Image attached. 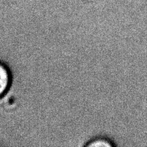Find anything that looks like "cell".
I'll list each match as a JSON object with an SVG mask.
<instances>
[{
	"mask_svg": "<svg viewBox=\"0 0 147 147\" xmlns=\"http://www.w3.org/2000/svg\"><path fill=\"white\" fill-rule=\"evenodd\" d=\"M11 84V74L9 68L0 62V98L9 90Z\"/></svg>",
	"mask_w": 147,
	"mask_h": 147,
	"instance_id": "obj_1",
	"label": "cell"
},
{
	"mask_svg": "<svg viewBox=\"0 0 147 147\" xmlns=\"http://www.w3.org/2000/svg\"><path fill=\"white\" fill-rule=\"evenodd\" d=\"M112 146V144L110 143V142L105 139H97L88 145V146Z\"/></svg>",
	"mask_w": 147,
	"mask_h": 147,
	"instance_id": "obj_2",
	"label": "cell"
}]
</instances>
